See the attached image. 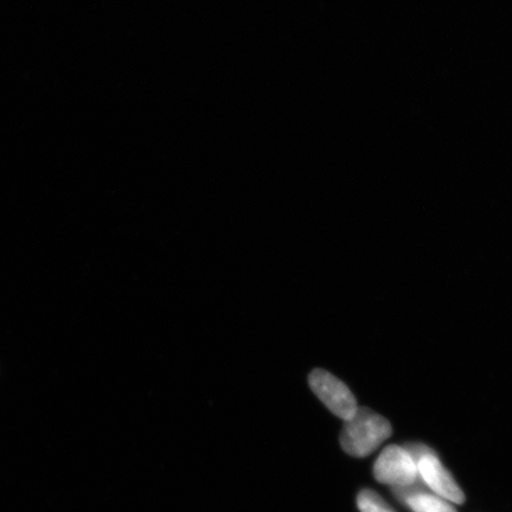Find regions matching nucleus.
I'll list each match as a JSON object with an SVG mask.
<instances>
[{
  "mask_svg": "<svg viewBox=\"0 0 512 512\" xmlns=\"http://www.w3.org/2000/svg\"><path fill=\"white\" fill-rule=\"evenodd\" d=\"M361 512H396L384 499L373 490H362L357 497Z\"/></svg>",
  "mask_w": 512,
  "mask_h": 512,
  "instance_id": "423d86ee",
  "label": "nucleus"
},
{
  "mask_svg": "<svg viewBox=\"0 0 512 512\" xmlns=\"http://www.w3.org/2000/svg\"><path fill=\"white\" fill-rule=\"evenodd\" d=\"M374 477L377 482L393 486L411 485L420 479L418 465L401 446L384 448L374 465Z\"/></svg>",
  "mask_w": 512,
  "mask_h": 512,
  "instance_id": "7ed1b4c3",
  "label": "nucleus"
},
{
  "mask_svg": "<svg viewBox=\"0 0 512 512\" xmlns=\"http://www.w3.org/2000/svg\"><path fill=\"white\" fill-rule=\"evenodd\" d=\"M416 465H418L422 482L426 484L427 488L448 502L456 504L465 502L464 492L459 488L451 473L440 463L437 454H428Z\"/></svg>",
  "mask_w": 512,
  "mask_h": 512,
  "instance_id": "20e7f679",
  "label": "nucleus"
},
{
  "mask_svg": "<svg viewBox=\"0 0 512 512\" xmlns=\"http://www.w3.org/2000/svg\"><path fill=\"white\" fill-rule=\"evenodd\" d=\"M405 450L408 452L409 456L412 457L415 464H418L420 460L428 454L434 453L432 448L422 445V444H408L405 447Z\"/></svg>",
  "mask_w": 512,
  "mask_h": 512,
  "instance_id": "0eeeda50",
  "label": "nucleus"
},
{
  "mask_svg": "<svg viewBox=\"0 0 512 512\" xmlns=\"http://www.w3.org/2000/svg\"><path fill=\"white\" fill-rule=\"evenodd\" d=\"M406 504L413 512H457L446 499L427 491L408 498Z\"/></svg>",
  "mask_w": 512,
  "mask_h": 512,
  "instance_id": "39448f33",
  "label": "nucleus"
},
{
  "mask_svg": "<svg viewBox=\"0 0 512 512\" xmlns=\"http://www.w3.org/2000/svg\"><path fill=\"white\" fill-rule=\"evenodd\" d=\"M313 393L324 403L331 413L347 421L357 411V401L351 390L335 375L323 369L313 370L309 376Z\"/></svg>",
  "mask_w": 512,
  "mask_h": 512,
  "instance_id": "f03ea898",
  "label": "nucleus"
},
{
  "mask_svg": "<svg viewBox=\"0 0 512 512\" xmlns=\"http://www.w3.org/2000/svg\"><path fill=\"white\" fill-rule=\"evenodd\" d=\"M392 435V426L382 415L369 408H357L351 418L344 421L341 445L352 457L364 458L380 447Z\"/></svg>",
  "mask_w": 512,
  "mask_h": 512,
  "instance_id": "f257e3e1",
  "label": "nucleus"
}]
</instances>
